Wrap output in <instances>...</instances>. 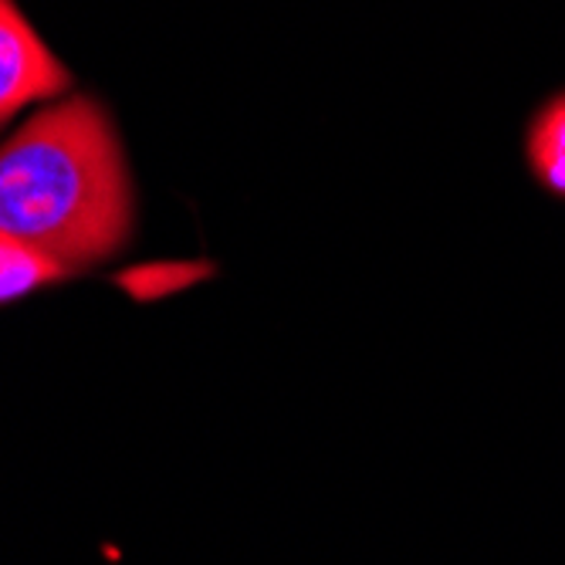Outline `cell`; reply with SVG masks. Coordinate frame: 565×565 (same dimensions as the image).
Returning <instances> with one entry per match:
<instances>
[{
  "instance_id": "cell-1",
  "label": "cell",
  "mask_w": 565,
  "mask_h": 565,
  "mask_svg": "<svg viewBox=\"0 0 565 565\" xmlns=\"http://www.w3.org/2000/svg\"><path fill=\"white\" fill-rule=\"evenodd\" d=\"M132 214L126 152L98 98L47 102L0 142V237L75 275L122 250Z\"/></svg>"
},
{
  "instance_id": "cell-4",
  "label": "cell",
  "mask_w": 565,
  "mask_h": 565,
  "mask_svg": "<svg viewBox=\"0 0 565 565\" xmlns=\"http://www.w3.org/2000/svg\"><path fill=\"white\" fill-rule=\"evenodd\" d=\"M72 278L68 268H62L58 262L44 258V254L0 237V305H11L21 301L47 285H58Z\"/></svg>"
},
{
  "instance_id": "cell-2",
  "label": "cell",
  "mask_w": 565,
  "mask_h": 565,
  "mask_svg": "<svg viewBox=\"0 0 565 565\" xmlns=\"http://www.w3.org/2000/svg\"><path fill=\"white\" fill-rule=\"evenodd\" d=\"M72 75L14 0H0V122L65 95Z\"/></svg>"
},
{
  "instance_id": "cell-3",
  "label": "cell",
  "mask_w": 565,
  "mask_h": 565,
  "mask_svg": "<svg viewBox=\"0 0 565 565\" xmlns=\"http://www.w3.org/2000/svg\"><path fill=\"white\" fill-rule=\"evenodd\" d=\"M529 167L545 190L565 196V92L548 98L529 126Z\"/></svg>"
}]
</instances>
